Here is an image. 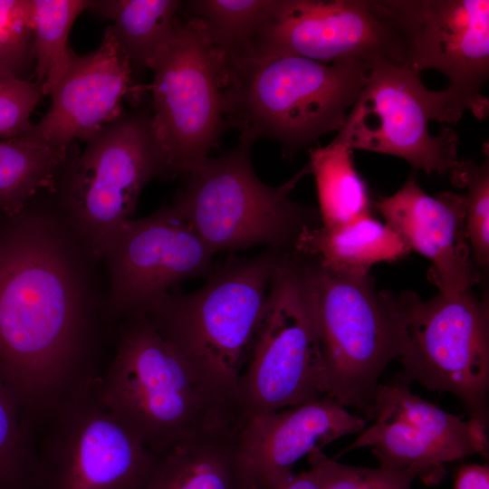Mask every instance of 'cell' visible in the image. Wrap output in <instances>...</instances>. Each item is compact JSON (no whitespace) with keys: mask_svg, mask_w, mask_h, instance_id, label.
<instances>
[{"mask_svg":"<svg viewBox=\"0 0 489 489\" xmlns=\"http://www.w3.org/2000/svg\"><path fill=\"white\" fill-rule=\"evenodd\" d=\"M31 431L32 489H148L158 455L101 399L93 372L75 382Z\"/></svg>","mask_w":489,"mask_h":489,"instance_id":"obj_7","label":"cell"},{"mask_svg":"<svg viewBox=\"0 0 489 489\" xmlns=\"http://www.w3.org/2000/svg\"><path fill=\"white\" fill-rule=\"evenodd\" d=\"M214 255L172 205L124 221L102 254L105 322L144 315L179 282L207 277Z\"/></svg>","mask_w":489,"mask_h":489,"instance_id":"obj_14","label":"cell"},{"mask_svg":"<svg viewBox=\"0 0 489 489\" xmlns=\"http://www.w3.org/2000/svg\"><path fill=\"white\" fill-rule=\"evenodd\" d=\"M34 468L26 415L0 370V489H32Z\"/></svg>","mask_w":489,"mask_h":489,"instance_id":"obj_27","label":"cell"},{"mask_svg":"<svg viewBox=\"0 0 489 489\" xmlns=\"http://www.w3.org/2000/svg\"><path fill=\"white\" fill-rule=\"evenodd\" d=\"M407 342L399 373L433 391L454 395L473 420L489 425L488 306L471 290L439 292L428 301L403 292Z\"/></svg>","mask_w":489,"mask_h":489,"instance_id":"obj_11","label":"cell"},{"mask_svg":"<svg viewBox=\"0 0 489 489\" xmlns=\"http://www.w3.org/2000/svg\"><path fill=\"white\" fill-rule=\"evenodd\" d=\"M182 3L178 0H91L88 10L112 22L110 28L135 75L149 69L172 34Z\"/></svg>","mask_w":489,"mask_h":489,"instance_id":"obj_22","label":"cell"},{"mask_svg":"<svg viewBox=\"0 0 489 489\" xmlns=\"http://www.w3.org/2000/svg\"><path fill=\"white\" fill-rule=\"evenodd\" d=\"M226 64L227 125L277 141L286 156L342 128L373 68L255 53Z\"/></svg>","mask_w":489,"mask_h":489,"instance_id":"obj_3","label":"cell"},{"mask_svg":"<svg viewBox=\"0 0 489 489\" xmlns=\"http://www.w3.org/2000/svg\"><path fill=\"white\" fill-rule=\"evenodd\" d=\"M149 69L154 78L150 123L163 177L186 175L206 159L227 122V64L197 20H177Z\"/></svg>","mask_w":489,"mask_h":489,"instance_id":"obj_8","label":"cell"},{"mask_svg":"<svg viewBox=\"0 0 489 489\" xmlns=\"http://www.w3.org/2000/svg\"><path fill=\"white\" fill-rule=\"evenodd\" d=\"M272 0H191L182 3L226 62L247 54L262 30Z\"/></svg>","mask_w":489,"mask_h":489,"instance_id":"obj_26","label":"cell"},{"mask_svg":"<svg viewBox=\"0 0 489 489\" xmlns=\"http://www.w3.org/2000/svg\"><path fill=\"white\" fill-rule=\"evenodd\" d=\"M419 75L392 63L373 67L333 140L352 150L401 158L428 174L455 176L462 162L458 137L451 128L437 135L429 131L430 120L441 122L438 93L427 89Z\"/></svg>","mask_w":489,"mask_h":489,"instance_id":"obj_13","label":"cell"},{"mask_svg":"<svg viewBox=\"0 0 489 489\" xmlns=\"http://www.w3.org/2000/svg\"><path fill=\"white\" fill-rule=\"evenodd\" d=\"M237 433L205 435L158 455L148 489H256L242 464Z\"/></svg>","mask_w":489,"mask_h":489,"instance_id":"obj_21","label":"cell"},{"mask_svg":"<svg viewBox=\"0 0 489 489\" xmlns=\"http://www.w3.org/2000/svg\"><path fill=\"white\" fill-rule=\"evenodd\" d=\"M299 256L321 351L324 397L369 419L380 377L405 350L403 294L378 292L369 275H338Z\"/></svg>","mask_w":489,"mask_h":489,"instance_id":"obj_4","label":"cell"},{"mask_svg":"<svg viewBox=\"0 0 489 489\" xmlns=\"http://www.w3.org/2000/svg\"><path fill=\"white\" fill-rule=\"evenodd\" d=\"M163 176L150 114L123 112L70 155L50 191L71 225L98 256L132 217L144 187Z\"/></svg>","mask_w":489,"mask_h":489,"instance_id":"obj_9","label":"cell"},{"mask_svg":"<svg viewBox=\"0 0 489 489\" xmlns=\"http://www.w3.org/2000/svg\"><path fill=\"white\" fill-rule=\"evenodd\" d=\"M457 187L466 189L465 231L475 266L485 269L489 264V164L462 160L457 173L451 177Z\"/></svg>","mask_w":489,"mask_h":489,"instance_id":"obj_28","label":"cell"},{"mask_svg":"<svg viewBox=\"0 0 489 489\" xmlns=\"http://www.w3.org/2000/svg\"><path fill=\"white\" fill-rule=\"evenodd\" d=\"M372 207L410 251L431 262L428 278L439 292H465L479 281L465 231V195L431 197L411 176L393 195L372 201Z\"/></svg>","mask_w":489,"mask_h":489,"instance_id":"obj_18","label":"cell"},{"mask_svg":"<svg viewBox=\"0 0 489 489\" xmlns=\"http://www.w3.org/2000/svg\"><path fill=\"white\" fill-rule=\"evenodd\" d=\"M453 479V489H489V465L462 464Z\"/></svg>","mask_w":489,"mask_h":489,"instance_id":"obj_31","label":"cell"},{"mask_svg":"<svg viewBox=\"0 0 489 489\" xmlns=\"http://www.w3.org/2000/svg\"><path fill=\"white\" fill-rule=\"evenodd\" d=\"M264 489H319L315 471L310 467L299 474L289 473L269 482Z\"/></svg>","mask_w":489,"mask_h":489,"instance_id":"obj_32","label":"cell"},{"mask_svg":"<svg viewBox=\"0 0 489 489\" xmlns=\"http://www.w3.org/2000/svg\"><path fill=\"white\" fill-rule=\"evenodd\" d=\"M91 0H26L33 33L35 82L50 95L65 74L73 51L67 43L77 17Z\"/></svg>","mask_w":489,"mask_h":489,"instance_id":"obj_25","label":"cell"},{"mask_svg":"<svg viewBox=\"0 0 489 489\" xmlns=\"http://www.w3.org/2000/svg\"><path fill=\"white\" fill-rule=\"evenodd\" d=\"M408 46L407 68L436 70L449 80L438 91L442 122H456L465 110L488 115L481 93L489 75L488 0H396Z\"/></svg>","mask_w":489,"mask_h":489,"instance_id":"obj_15","label":"cell"},{"mask_svg":"<svg viewBox=\"0 0 489 489\" xmlns=\"http://www.w3.org/2000/svg\"><path fill=\"white\" fill-rule=\"evenodd\" d=\"M129 61L109 26L100 46L72 56L69 67L52 91L51 106L28 132L52 146L69 149L87 142L122 113V101L140 91L134 84Z\"/></svg>","mask_w":489,"mask_h":489,"instance_id":"obj_17","label":"cell"},{"mask_svg":"<svg viewBox=\"0 0 489 489\" xmlns=\"http://www.w3.org/2000/svg\"><path fill=\"white\" fill-rule=\"evenodd\" d=\"M309 154L307 167L315 178L321 225H343L371 215L372 201L349 146L332 140Z\"/></svg>","mask_w":489,"mask_h":489,"instance_id":"obj_24","label":"cell"},{"mask_svg":"<svg viewBox=\"0 0 489 489\" xmlns=\"http://www.w3.org/2000/svg\"><path fill=\"white\" fill-rule=\"evenodd\" d=\"M294 252L341 276L366 277L380 262H396L411 251L386 224L371 215L347 224L307 228Z\"/></svg>","mask_w":489,"mask_h":489,"instance_id":"obj_20","label":"cell"},{"mask_svg":"<svg viewBox=\"0 0 489 489\" xmlns=\"http://www.w3.org/2000/svg\"><path fill=\"white\" fill-rule=\"evenodd\" d=\"M43 96L35 81L0 66V139L16 138L29 130L31 114Z\"/></svg>","mask_w":489,"mask_h":489,"instance_id":"obj_30","label":"cell"},{"mask_svg":"<svg viewBox=\"0 0 489 489\" xmlns=\"http://www.w3.org/2000/svg\"><path fill=\"white\" fill-rule=\"evenodd\" d=\"M308 460L317 475L319 489H411L417 478L412 470L341 464L321 450L312 452Z\"/></svg>","mask_w":489,"mask_h":489,"instance_id":"obj_29","label":"cell"},{"mask_svg":"<svg viewBox=\"0 0 489 489\" xmlns=\"http://www.w3.org/2000/svg\"><path fill=\"white\" fill-rule=\"evenodd\" d=\"M102 262L49 190L0 217V370L30 421L92 372Z\"/></svg>","mask_w":489,"mask_h":489,"instance_id":"obj_1","label":"cell"},{"mask_svg":"<svg viewBox=\"0 0 489 489\" xmlns=\"http://www.w3.org/2000/svg\"><path fill=\"white\" fill-rule=\"evenodd\" d=\"M286 252L268 248L251 258L229 257L201 288L170 291L144 314L201 374L236 400L271 279Z\"/></svg>","mask_w":489,"mask_h":489,"instance_id":"obj_5","label":"cell"},{"mask_svg":"<svg viewBox=\"0 0 489 489\" xmlns=\"http://www.w3.org/2000/svg\"><path fill=\"white\" fill-rule=\"evenodd\" d=\"M400 374L379 384L366 427L340 455L370 448L379 466L412 470L427 485L438 484L446 465L475 454L488 458V430L446 412L410 390Z\"/></svg>","mask_w":489,"mask_h":489,"instance_id":"obj_16","label":"cell"},{"mask_svg":"<svg viewBox=\"0 0 489 489\" xmlns=\"http://www.w3.org/2000/svg\"><path fill=\"white\" fill-rule=\"evenodd\" d=\"M398 21L393 0H272L248 53L407 68Z\"/></svg>","mask_w":489,"mask_h":489,"instance_id":"obj_12","label":"cell"},{"mask_svg":"<svg viewBox=\"0 0 489 489\" xmlns=\"http://www.w3.org/2000/svg\"><path fill=\"white\" fill-rule=\"evenodd\" d=\"M254 141L240 132L235 149L186 174L176 194L172 206L215 254L257 244L293 251L304 230L321 224L318 208L289 197L307 165L280 187L265 185L252 165Z\"/></svg>","mask_w":489,"mask_h":489,"instance_id":"obj_6","label":"cell"},{"mask_svg":"<svg viewBox=\"0 0 489 489\" xmlns=\"http://www.w3.org/2000/svg\"><path fill=\"white\" fill-rule=\"evenodd\" d=\"M72 146L45 143L28 131L0 139V217L20 210L43 190H52Z\"/></svg>","mask_w":489,"mask_h":489,"instance_id":"obj_23","label":"cell"},{"mask_svg":"<svg viewBox=\"0 0 489 489\" xmlns=\"http://www.w3.org/2000/svg\"><path fill=\"white\" fill-rule=\"evenodd\" d=\"M323 363L300 256L286 252L271 279L237 387L243 419L324 397Z\"/></svg>","mask_w":489,"mask_h":489,"instance_id":"obj_10","label":"cell"},{"mask_svg":"<svg viewBox=\"0 0 489 489\" xmlns=\"http://www.w3.org/2000/svg\"><path fill=\"white\" fill-rule=\"evenodd\" d=\"M112 360L97 376L102 402L156 455L238 430L236 398L201 374L145 315L119 323Z\"/></svg>","mask_w":489,"mask_h":489,"instance_id":"obj_2","label":"cell"},{"mask_svg":"<svg viewBox=\"0 0 489 489\" xmlns=\"http://www.w3.org/2000/svg\"><path fill=\"white\" fill-rule=\"evenodd\" d=\"M367 420L322 397L243 420L237 433L242 464L256 489L292 473L304 455L351 434Z\"/></svg>","mask_w":489,"mask_h":489,"instance_id":"obj_19","label":"cell"}]
</instances>
